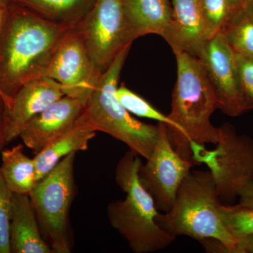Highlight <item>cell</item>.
<instances>
[{"label": "cell", "instance_id": "16", "mask_svg": "<svg viewBox=\"0 0 253 253\" xmlns=\"http://www.w3.org/2000/svg\"><path fill=\"white\" fill-rule=\"evenodd\" d=\"M96 132L82 115L74 126L35 155L33 160L36 165L37 181L42 179L68 155L86 151Z\"/></svg>", "mask_w": 253, "mask_h": 253}, {"label": "cell", "instance_id": "14", "mask_svg": "<svg viewBox=\"0 0 253 253\" xmlns=\"http://www.w3.org/2000/svg\"><path fill=\"white\" fill-rule=\"evenodd\" d=\"M172 18L163 38L173 49L199 57L211 39L202 0H170Z\"/></svg>", "mask_w": 253, "mask_h": 253}, {"label": "cell", "instance_id": "5", "mask_svg": "<svg viewBox=\"0 0 253 253\" xmlns=\"http://www.w3.org/2000/svg\"><path fill=\"white\" fill-rule=\"evenodd\" d=\"M130 47L126 46L100 76L84 105L83 116L96 131L109 134L147 160L157 141L158 126L132 117L116 96L121 71Z\"/></svg>", "mask_w": 253, "mask_h": 253}, {"label": "cell", "instance_id": "19", "mask_svg": "<svg viewBox=\"0 0 253 253\" xmlns=\"http://www.w3.org/2000/svg\"><path fill=\"white\" fill-rule=\"evenodd\" d=\"M0 171L13 194L28 195L37 183L34 160L26 156L23 144L3 149Z\"/></svg>", "mask_w": 253, "mask_h": 253}, {"label": "cell", "instance_id": "9", "mask_svg": "<svg viewBox=\"0 0 253 253\" xmlns=\"http://www.w3.org/2000/svg\"><path fill=\"white\" fill-rule=\"evenodd\" d=\"M156 146L138 176L141 185L151 194L158 211H170L179 186L196 164L181 157L173 147L167 125L158 123Z\"/></svg>", "mask_w": 253, "mask_h": 253}, {"label": "cell", "instance_id": "20", "mask_svg": "<svg viewBox=\"0 0 253 253\" xmlns=\"http://www.w3.org/2000/svg\"><path fill=\"white\" fill-rule=\"evenodd\" d=\"M220 33L236 54L253 59V6L244 5Z\"/></svg>", "mask_w": 253, "mask_h": 253}, {"label": "cell", "instance_id": "2", "mask_svg": "<svg viewBox=\"0 0 253 253\" xmlns=\"http://www.w3.org/2000/svg\"><path fill=\"white\" fill-rule=\"evenodd\" d=\"M172 51L177 73L168 116L175 123L176 129L168 134L176 153L193 162L191 142L216 144L219 140V128L211 121L219 102L200 60L178 49Z\"/></svg>", "mask_w": 253, "mask_h": 253}, {"label": "cell", "instance_id": "29", "mask_svg": "<svg viewBox=\"0 0 253 253\" xmlns=\"http://www.w3.org/2000/svg\"><path fill=\"white\" fill-rule=\"evenodd\" d=\"M8 7L0 5V33H1V30H2L5 20H6V16H7Z\"/></svg>", "mask_w": 253, "mask_h": 253}, {"label": "cell", "instance_id": "8", "mask_svg": "<svg viewBox=\"0 0 253 253\" xmlns=\"http://www.w3.org/2000/svg\"><path fill=\"white\" fill-rule=\"evenodd\" d=\"M79 26L89 56L101 74L134 41L123 0H96Z\"/></svg>", "mask_w": 253, "mask_h": 253}, {"label": "cell", "instance_id": "4", "mask_svg": "<svg viewBox=\"0 0 253 253\" xmlns=\"http://www.w3.org/2000/svg\"><path fill=\"white\" fill-rule=\"evenodd\" d=\"M215 181L208 171H191L179 186L170 211L156 217L160 227L174 237L186 236L200 243L215 241L223 253H236L237 241L221 217Z\"/></svg>", "mask_w": 253, "mask_h": 253}, {"label": "cell", "instance_id": "6", "mask_svg": "<svg viewBox=\"0 0 253 253\" xmlns=\"http://www.w3.org/2000/svg\"><path fill=\"white\" fill-rule=\"evenodd\" d=\"M76 154L61 160L29 194L42 234L53 253L72 250L69 214L76 196L74 167Z\"/></svg>", "mask_w": 253, "mask_h": 253}, {"label": "cell", "instance_id": "26", "mask_svg": "<svg viewBox=\"0 0 253 253\" xmlns=\"http://www.w3.org/2000/svg\"><path fill=\"white\" fill-rule=\"evenodd\" d=\"M6 137V106L4 99L0 94V154L7 144Z\"/></svg>", "mask_w": 253, "mask_h": 253}, {"label": "cell", "instance_id": "1", "mask_svg": "<svg viewBox=\"0 0 253 253\" xmlns=\"http://www.w3.org/2000/svg\"><path fill=\"white\" fill-rule=\"evenodd\" d=\"M72 28L13 3L0 33V94L6 108L28 82L45 77L60 42Z\"/></svg>", "mask_w": 253, "mask_h": 253}, {"label": "cell", "instance_id": "17", "mask_svg": "<svg viewBox=\"0 0 253 253\" xmlns=\"http://www.w3.org/2000/svg\"><path fill=\"white\" fill-rule=\"evenodd\" d=\"M125 14L131 36H164L172 18L170 0H123Z\"/></svg>", "mask_w": 253, "mask_h": 253}, {"label": "cell", "instance_id": "3", "mask_svg": "<svg viewBox=\"0 0 253 253\" xmlns=\"http://www.w3.org/2000/svg\"><path fill=\"white\" fill-rule=\"evenodd\" d=\"M141 164L139 155L131 150L118 161L115 178L126 197L110 203L106 212L111 226L126 240L133 252L151 253L166 249L176 238L156 222L159 212L138 176Z\"/></svg>", "mask_w": 253, "mask_h": 253}, {"label": "cell", "instance_id": "24", "mask_svg": "<svg viewBox=\"0 0 253 253\" xmlns=\"http://www.w3.org/2000/svg\"><path fill=\"white\" fill-rule=\"evenodd\" d=\"M13 195L0 171V253H11L9 223Z\"/></svg>", "mask_w": 253, "mask_h": 253}, {"label": "cell", "instance_id": "25", "mask_svg": "<svg viewBox=\"0 0 253 253\" xmlns=\"http://www.w3.org/2000/svg\"><path fill=\"white\" fill-rule=\"evenodd\" d=\"M245 112L253 109V59L236 54Z\"/></svg>", "mask_w": 253, "mask_h": 253}, {"label": "cell", "instance_id": "22", "mask_svg": "<svg viewBox=\"0 0 253 253\" xmlns=\"http://www.w3.org/2000/svg\"><path fill=\"white\" fill-rule=\"evenodd\" d=\"M202 4L211 38L220 33L226 23L246 5L244 0H202Z\"/></svg>", "mask_w": 253, "mask_h": 253}, {"label": "cell", "instance_id": "28", "mask_svg": "<svg viewBox=\"0 0 253 253\" xmlns=\"http://www.w3.org/2000/svg\"><path fill=\"white\" fill-rule=\"evenodd\" d=\"M240 204L253 206V181L245 186L240 192Z\"/></svg>", "mask_w": 253, "mask_h": 253}, {"label": "cell", "instance_id": "31", "mask_svg": "<svg viewBox=\"0 0 253 253\" xmlns=\"http://www.w3.org/2000/svg\"><path fill=\"white\" fill-rule=\"evenodd\" d=\"M244 1L246 5L253 6V0H244Z\"/></svg>", "mask_w": 253, "mask_h": 253}, {"label": "cell", "instance_id": "10", "mask_svg": "<svg viewBox=\"0 0 253 253\" xmlns=\"http://www.w3.org/2000/svg\"><path fill=\"white\" fill-rule=\"evenodd\" d=\"M101 73L86 49L79 25L71 28L60 42L45 77L57 82L65 96L84 106Z\"/></svg>", "mask_w": 253, "mask_h": 253}, {"label": "cell", "instance_id": "18", "mask_svg": "<svg viewBox=\"0 0 253 253\" xmlns=\"http://www.w3.org/2000/svg\"><path fill=\"white\" fill-rule=\"evenodd\" d=\"M95 1L96 0H15L14 3L51 22L73 28L81 24Z\"/></svg>", "mask_w": 253, "mask_h": 253}, {"label": "cell", "instance_id": "30", "mask_svg": "<svg viewBox=\"0 0 253 253\" xmlns=\"http://www.w3.org/2000/svg\"><path fill=\"white\" fill-rule=\"evenodd\" d=\"M15 0H0V5L3 6H9L14 2Z\"/></svg>", "mask_w": 253, "mask_h": 253}, {"label": "cell", "instance_id": "12", "mask_svg": "<svg viewBox=\"0 0 253 253\" xmlns=\"http://www.w3.org/2000/svg\"><path fill=\"white\" fill-rule=\"evenodd\" d=\"M65 96L57 82L42 77L23 84L6 108L7 144L19 138L21 131L33 118Z\"/></svg>", "mask_w": 253, "mask_h": 253}, {"label": "cell", "instance_id": "15", "mask_svg": "<svg viewBox=\"0 0 253 253\" xmlns=\"http://www.w3.org/2000/svg\"><path fill=\"white\" fill-rule=\"evenodd\" d=\"M9 239L11 253H53L42 234L28 195H13Z\"/></svg>", "mask_w": 253, "mask_h": 253}, {"label": "cell", "instance_id": "23", "mask_svg": "<svg viewBox=\"0 0 253 253\" xmlns=\"http://www.w3.org/2000/svg\"><path fill=\"white\" fill-rule=\"evenodd\" d=\"M224 225L231 236L239 241L253 234V206L239 204L223 205L220 208Z\"/></svg>", "mask_w": 253, "mask_h": 253}, {"label": "cell", "instance_id": "13", "mask_svg": "<svg viewBox=\"0 0 253 253\" xmlns=\"http://www.w3.org/2000/svg\"><path fill=\"white\" fill-rule=\"evenodd\" d=\"M84 107L78 100L63 96L33 118L19 138L36 155L74 126L83 114Z\"/></svg>", "mask_w": 253, "mask_h": 253}, {"label": "cell", "instance_id": "7", "mask_svg": "<svg viewBox=\"0 0 253 253\" xmlns=\"http://www.w3.org/2000/svg\"><path fill=\"white\" fill-rule=\"evenodd\" d=\"M215 149L204 144H190L193 162L207 166L215 181L218 196L223 205H231L241 190L253 181V139L238 134L234 126H219Z\"/></svg>", "mask_w": 253, "mask_h": 253}, {"label": "cell", "instance_id": "21", "mask_svg": "<svg viewBox=\"0 0 253 253\" xmlns=\"http://www.w3.org/2000/svg\"><path fill=\"white\" fill-rule=\"evenodd\" d=\"M116 96L128 112L139 117L149 118L158 121V123H165L167 125L169 132L176 130L175 123L169 119L168 115L166 116L158 111L147 100L126 87L124 84L118 86Z\"/></svg>", "mask_w": 253, "mask_h": 253}, {"label": "cell", "instance_id": "11", "mask_svg": "<svg viewBox=\"0 0 253 253\" xmlns=\"http://www.w3.org/2000/svg\"><path fill=\"white\" fill-rule=\"evenodd\" d=\"M198 59L217 94L219 109L231 117L245 113L236 54L221 33L206 43Z\"/></svg>", "mask_w": 253, "mask_h": 253}, {"label": "cell", "instance_id": "27", "mask_svg": "<svg viewBox=\"0 0 253 253\" xmlns=\"http://www.w3.org/2000/svg\"><path fill=\"white\" fill-rule=\"evenodd\" d=\"M236 253H253V234L245 236L238 241Z\"/></svg>", "mask_w": 253, "mask_h": 253}]
</instances>
